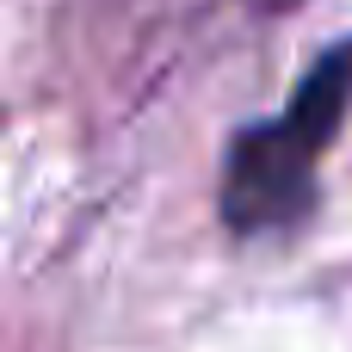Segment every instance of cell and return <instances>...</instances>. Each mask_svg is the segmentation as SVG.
Segmentation results:
<instances>
[{"mask_svg":"<svg viewBox=\"0 0 352 352\" xmlns=\"http://www.w3.org/2000/svg\"><path fill=\"white\" fill-rule=\"evenodd\" d=\"M352 111V37H334L291 87L278 118L241 124L223 155V223L229 235H278L309 217L322 155Z\"/></svg>","mask_w":352,"mask_h":352,"instance_id":"obj_1","label":"cell"}]
</instances>
